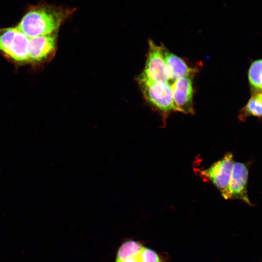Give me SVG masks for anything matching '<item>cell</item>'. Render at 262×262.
I'll return each instance as SVG.
<instances>
[{
  "label": "cell",
  "mask_w": 262,
  "mask_h": 262,
  "mask_svg": "<svg viewBox=\"0 0 262 262\" xmlns=\"http://www.w3.org/2000/svg\"><path fill=\"white\" fill-rule=\"evenodd\" d=\"M248 172L245 164L234 162L226 199H239L251 205L247 190Z\"/></svg>",
  "instance_id": "obj_7"
},
{
  "label": "cell",
  "mask_w": 262,
  "mask_h": 262,
  "mask_svg": "<svg viewBox=\"0 0 262 262\" xmlns=\"http://www.w3.org/2000/svg\"><path fill=\"white\" fill-rule=\"evenodd\" d=\"M139 254L138 255L133 257L128 258L124 261L118 262H140L139 259Z\"/></svg>",
  "instance_id": "obj_14"
},
{
  "label": "cell",
  "mask_w": 262,
  "mask_h": 262,
  "mask_svg": "<svg viewBox=\"0 0 262 262\" xmlns=\"http://www.w3.org/2000/svg\"><path fill=\"white\" fill-rule=\"evenodd\" d=\"M146 99L158 110L164 113L175 111L171 84L139 79Z\"/></svg>",
  "instance_id": "obj_3"
},
{
  "label": "cell",
  "mask_w": 262,
  "mask_h": 262,
  "mask_svg": "<svg viewBox=\"0 0 262 262\" xmlns=\"http://www.w3.org/2000/svg\"><path fill=\"white\" fill-rule=\"evenodd\" d=\"M140 262H161L159 255L154 250L143 247L139 254Z\"/></svg>",
  "instance_id": "obj_13"
},
{
  "label": "cell",
  "mask_w": 262,
  "mask_h": 262,
  "mask_svg": "<svg viewBox=\"0 0 262 262\" xmlns=\"http://www.w3.org/2000/svg\"><path fill=\"white\" fill-rule=\"evenodd\" d=\"M56 43V33L30 37L28 44L29 62L44 60L54 52Z\"/></svg>",
  "instance_id": "obj_8"
},
{
  "label": "cell",
  "mask_w": 262,
  "mask_h": 262,
  "mask_svg": "<svg viewBox=\"0 0 262 262\" xmlns=\"http://www.w3.org/2000/svg\"><path fill=\"white\" fill-rule=\"evenodd\" d=\"M76 8L41 4L30 7L16 28L29 37L56 33Z\"/></svg>",
  "instance_id": "obj_1"
},
{
  "label": "cell",
  "mask_w": 262,
  "mask_h": 262,
  "mask_svg": "<svg viewBox=\"0 0 262 262\" xmlns=\"http://www.w3.org/2000/svg\"><path fill=\"white\" fill-rule=\"evenodd\" d=\"M140 78L162 83L171 84L169 70L164 57L162 46L149 41V51L144 71Z\"/></svg>",
  "instance_id": "obj_4"
},
{
  "label": "cell",
  "mask_w": 262,
  "mask_h": 262,
  "mask_svg": "<svg viewBox=\"0 0 262 262\" xmlns=\"http://www.w3.org/2000/svg\"><path fill=\"white\" fill-rule=\"evenodd\" d=\"M252 94L246 104L240 111L238 117L241 121H244L249 116L261 118L262 92Z\"/></svg>",
  "instance_id": "obj_10"
},
{
  "label": "cell",
  "mask_w": 262,
  "mask_h": 262,
  "mask_svg": "<svg viewBox=\"0 0 262 262\" xmlns=\"http://www.w3.org/2000/svg\"><path fill=\"white\" fill-rule=\"evenodd\" d=\"M143 247L141 243L133 240H129L123 243L118 248L115 262H121L138 255Z\"/></svg>",
  "instance_id": "obj_11"
},
{
  "label": "cell",
  "mask_w": 262,
  "mask_h": 262,
  "mask_svg": "<svg viewBox=\"0 0 262 262\" xmlns=\"http://www.w3.org/2000/svg\"><path fill=\"white\" fill-rule=\"evenodd\" d=\"M234 162L232 153L228 152L209 168L200 172L201 176L210 180L225 199Z\"/></svg>",
  "instance_id": "obj_5"
},
{
  "label": "cell",
  "mask_w": 262,
  "mask_h": 262,
  "mask_svg": "<svg viewBox=\"0 0 262 262\" xmlns=\"http://www.w3.org/2000/svg\"><path fill=\"white\" fill-rule=\"evenodd\" d=\"M193 76L180 78L171 84L175 111L185 114H193Z\"/></svg>",
  "instance_id": "obj_6"
},
{
  "label": "cell",
  "mask_w": 262,
  "mask_h": 262,
  "mask_svg": "<svg viewBox=\"0 0 262 262\" xmlns=\"http://www.w3.org/2000/svg\"><path fill=\"white\" fill-rule=\"evenodd\" d=\"M163 51L170 76L171 84L177 79L185 76H193L195 68L188 66L184 60L162 46Z\"/></svg>",
  "instance_id": "obj_9"
},
{
  "label": "cell",
  "mask_w": 262,
  "mask_h": 262,
  "mask_svg": "<svg viewBox=\"0 0 262 262\" xmlns=\"http://www.w3.org/2000/svg\"><path fill=\"white\" fill-rule=\"evenodd\" d=\"M248 78L252 93L262 91V60L253 61L248 71Z\"/></svg>",
  "instance_id": "obj_12"
},
{
  "label": "cell",
  "mask_w": 262,
  "mask_h": 262,
  "mask_svg": "<svg viewBox=\"0 0 262 262\" xmlns=\"http://www.w3.org/2000/svg\"><path fill=\"white\" fill-rule=\"evenodd\" d=\"M29 38L16 27L0 29V51L15 61L29 62Z\"/></svg>",
  "instance_id": "obj_2"
}]
</instances>
